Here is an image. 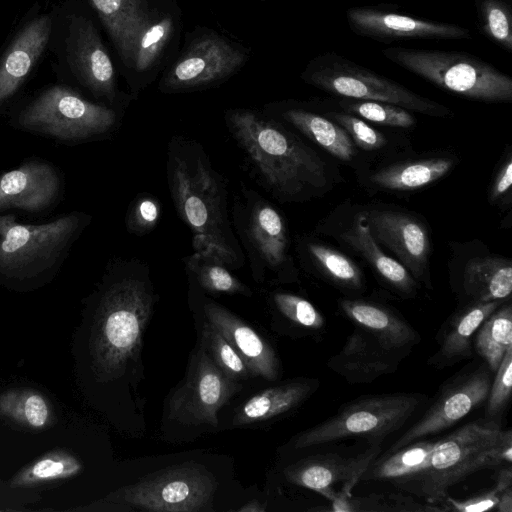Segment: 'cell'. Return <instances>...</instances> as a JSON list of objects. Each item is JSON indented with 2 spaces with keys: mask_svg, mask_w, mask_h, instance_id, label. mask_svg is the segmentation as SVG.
<instances>
[{
  "mask_svg": "<svg viewBox=\"0 0 512 512\" xmlns=\"http://www.w3.org/2000/svg\"><path fill=\"white\" fill-rule=\"evenodd\" d=\"M166 177L176 212L192 233L193 250L214 254L230 270L243 267L246 257L230 218L229 181L203 145L183 135L172 136Z\"/></svg>",
  "mask_w": 512,
  "mask_h": 512,
  "instance_id": "obj_1",
  "label": "cell"
},
{
  "mask_svg": "<svg viewBox=\"0 0 512 512\" xmlns=\"http://www.w3.org/2000/svg\"><path fill=\"white\" fill-rule=\"evenodd\" d=\"M226 128L250 176L279 202H300L327 184L325 162L284 123L262 110L232 108Z\"/></svg>",
  "mask_w": 512,
  "mask_h": 512,
  "instance_id": "obj_2",
  "label": "cell"
},
{
  "mask_svg": "<svg viewBox=\"0 0 512 512\" xmlns=\"http://www.w3.org/2000/svg\"><path fill=\"white\" fill-rule=\"evenodd\" d=\"M157 294L147 263L120 259L110 268L95 310L91 365L100 382L115 380L139 356Z\"/></svg>",
  "mask_w": 512,
  "mask_h": 512,
  "instance_id": "obj_3",
  "label": "cell"
},
{
  "mask_svg": "<svg viewBox=\"0 0 512 512\" xmlns=\"http://www.w3.org/2000/svg\"><path fill=\"white\" fill-rule=\"evenodd\" d=\"M511 461V431L474 421L434 442L427 467L401 488L430 503L442 502L448 489L468 476Z\"/></svg>",
  "mask_w": 512,
  "mask_h": 512,
  "instance_id": "obj_4",
  "label": "cell"
},
{
  "mask_svg": "<svg viewBox=\"0 0 512 512\" xmlns=\"http://www.w3.org/2000/svg\"><path fill=\"white\" fill-rule=\"evenodd\" d=\"M230 218L256 282L293 279L286 221L273 203L240 181L232 195Z\"/></svg>",
  "mask_w": 512,
  "mask_h": 512,
  "instance_id": "obj_5",
  "label": "cell"
},
{
  "mask_svg": "<svg viewBox=\"0 0 512 512\" xmlns=\"http://www.w3.org/2000/svg\"><path fill=\"white\" fill-rule=\"evenodd\" d=\"M385 58L434 85L483 102L512 101V79L488 62L467 53L389 47Z\"/></svg>",
  "mask_w": 512,
  "mask_h": 512,
  "instance_id": "obj_6",
  "label": "cell"
},
{
  "mask_svg": "<svg viewBox=\"0 0 512 512\" xmlns=\"http://www.w3.org/2000/svg\"><path fill=\"white\" fill-rule=\"evenodd\" d=\"M217 482L205 467L188 462L170 466L134 484L111 492L88 506L73 510H100L106 505H124L155 512L211 510Z\"/></svg>",
  "mask_w": 512,
  "mask_h": 512,
  "instance_id": "obj_7",
  "label": "cell"
},
{
  "mask_svg": "<svg viewBox=\"0 0 512 512\" xmlns=\"http://www.w3.org/2000/svg\"><path fill=\"white\" fill-rule=\"evenodd\" d=\"M423 395L393 393L361 396L342 406L331 418L299 433L294 449H305L350 437L381 443L400 429L417 410Z\"/></svg>",
  "mask_w": 512,
  "mask_h": 512,
  "instance_id": "obj_8",
  "label": "cell"
},
{
  "mask_svg": "<svg viewBox=\"0 0 512 512\" xmlns=\"http://www.w3.org/2000/svg\"><path fill=\"white\" fill-rule=\"evenodd\" d=\"M301 78L309 85L346 99L390 103L430 116L451 113L446 106L333 52L311 59Z\"/></svg>",
  "mask_w": 512,
  "mask_h": 512,
  "instance_id": "obj_9",
  "label": "cell"
},
{
  "mask_svg": "<svg viewBox=\"0 0 512 512\" xmlns=\"http://www.w3.org/2000/svg\"><path fill=\"white\" fill-rule=\"evenodd\" d=\"M119 122L117 111L86 100L65 86L45 90L22 110L18 123L63 140H85L107 134Z\"/></svg>",
  "mask_w": 512,
  "mask_h": 512,
  "instance_id": "obj_10",
  "label": "cell"
},
{
  "mask_svg": "<svg viewBox=\"0 0 512 512\" xmlns=\"http://www.w3.org/2000/svg\"><path fill=\"white\" fill-rule=\"evenodd\" d=\"M248 58L249 53L242 46L204 29L186 41L165 70L158 88L166 94L204 90L232 77Z\"/></svg>",
  "mask_w": 512,
  "mask_h": 512,
  "instance_id": "obj_11",
  "label": "cell"
},
{
  "mask_svg": "<svg viewBox=\"0 0 512 512\" xmlns=\"http://www.w3.org/2000/svg\"><path fill=\"white\" fill-rule=\"evenodd\" d=\"M79 224L76 215L41 225L20 224L11 215H0V273L28 277L42 271L56 259Z\"/></svg>",
  "mask_w": 512,
  "mask_h": 512,
  "instance_id": "obj_12",
  "label": "cell"
},
{
  "mask_svg": "<svg viewBox=\"0 0 512 512\" xmlns=\"http://www.w3.org/2000/svg\"><path fill=\"white\" fill-rule=\"evenodd\" d=\"M241 388L201 346L191 359L187 376L169 400L167 419L181 427H217L218 411Z\"/></svg>",
  "mask_w": 512,
  "mask_h": 512,
  "instance_id": "obj_13",
  "label": "cell"
},
{
  "mask_svg": "<svg viewBox=\"0 0 512 512\" xmlns=\"http://www.w3.org/2000/svg\"><path fill=\"white\" fill-rule=\"evenodd\" d=\"M492 371L484 362L475 369L455 375L445 384L423 416L387 452L437 434L460 421L483 404L492 382Z\"/></svg>",
  "mask_w": 512,
  "mask_h": 512,
  "instance_id": "obj_14",
  "label": "cell"
},
{
  "mask_svg": "<svg viewBox=\"0 0 512 512\" xmlns=\"http://www.w3.org/2000/svg\"><path fill=\"white\" fill-rule=\"evenodd\" d=\"M380 452V443H372L353 454L313 455L287 466L284 476L289 483L316 491L329 500L350 496L354 485Z\"/></svg>",
  "mask_w": 512,
  "mask_h": 512,
  "instance_id": "obj_15",
  "label": "cell"
},
{
  "mask_svg": "<svg viewBox=\"0 0 512 512\" xmlns=\"http://www.w3.org/2000/svg\"><path fill=\"white\" fill-rule=\"evenodd\" d=\"M346 19L354 33L382 42L472 38L469 29L457 24L420 19L378 6L351 7L346 11Z\"/></svg>",
  "mask_w": 512,
  "mask_h": 512,
  "instance_id": "obj_16",
  "label": "cell"
},
{
  "mask_svg": "<svg viewBox=\"0 0 512 512\" xmlns=\"http://www.w3.org/2000/svg\"><path fill=\"white\" fill-rule=\"evenodd\" d=\"M69 66L78 80L96 97L110 104L117 100V76L113 61L94 24L74 17L66 39Z\"/></svg>",
  "mask_w": 512,
  "mask_h": 512,
  "instance_id": "obj_17",
  "label": "cell"
},
{
  "mask_svg": "<svg viewBox=\"0 0 512 512\" xmlns=\"http://www.w3.org/2000/svg\"><path fill=\"white\" fill-rule=\"evenodd\" d=\"M189 282L201 300L206 320L216 327L241 355L251 377H262L269 381L277 380L280 374V362L272 346L238 316L205 297L202 290L191 279Z\"/></svg>",
  "mask_w": 512,
  "mask_h": 512,
  "instance_id": "obj_18",
  "label": "cell"
},
{
  "mask_svg": "<svg viewBox=\"0 0 512 512\" xmlns=\"http://www.w3.org/2000/svg\"><path fill=\"white\" fill-rule=\"evenodd\" d=\"M365 215L374 239L388 247L413 277L428 283L430 243L423 224L413 216L395 211L372 210Z\"/></svg>",
  "mask_w": 512,
  "mask_h": 512,
  "instance_id": "obj_19",
  "label": "cell"
},
{
  "mask_svg": "<svg viewBox=\"0 0 512 512\" xmlns=\"http://www.w3.org/2000/svg\"><path fill=\"white\" fill-rule=\"evenodd\" d=\"M406 355L386 349L368 332L356 327L339 352L328 359L327 366L350 384H370L394 373Z\"/></svg>",
  "mask_w": 512,
  "mask_h": 512,
  "instance_id": "obj_20",
  "label": "cell"
},
{
  "mask_svg": "<svg viewBox=\"0 0 512 512\" xmlns=\"http://www.w3.org/2000/svg\"><path fill=\"white\" fill-rule=\"evenodd\" d=\"M49 15L29 21L16 35L0 60V108L18 90L44 52L51 36Z\"/></svg>",
  "mask_w": 512,
  "mask_h": 512,
  "instance_id": "obj_21",
  "label": "cell"
},
{
  "mask_svg": "<svg viewBox=\"0 0 512 512\" xmlns=\"http://www.w3.org/2000/svg\"><path fill=\"white\" fill-rule=\"evenodd\" d=\"M343 314L358 328L372 335L388 350L409 354L419 343V333L386 306L362 299H340Z\"/></svg>",
  "mask_w": 512,
  "mask_h": 512,
  "instance_id": "obj_22",
  "label": "cell"
},
{
  "mask_svg": "<svg viewBox=\"0 0 512 512\" xmlns=\"http://www.w3.org/2000/svg\"><path fill=\"white\" fill-rule=\"evenodd\" d=\"M58 189V176L49 164L25 163L0 177V210L41 211L55 199Z\"/></svg>",
  "mask_w": 512,
  "mask_h": 512,
  "instance_id": "obj_23",
  "label": "cell"
},
{
  "mask_svg": "<svg viewBox=\"0 0 512 512\" xmlns=\"http://www.w3.org/2000/svg\"><path fill=\"white\" fill-rule=\"evenodd\" d=\"M504 300L472 301L454 313L437 334L438 350L428 359V364L438 369L455 365L472 357V337L482 322Z\"/></svg>",
  "mask_w": 512,
  "mask_h": 512,
  "instance_id": "obj_24",
  "label": "cell"
},
{
  "mask_svg": "<svg viewBox=\"0 0 512 512\" xmlns=\"http://www.w3.org/2000/svg\"><path fill=\"white\" fill-rule=\"evenodd\" d=\"M267 116L291 126L342 161L355 155V145L348 133L329 119L302 107L284 102L268 103L261 109Z\"/></svg>",
  "mask_w": 512,
  "mask_h": 512,
  "instance_id": "obj_25",
  "label": "cell"
},
{
  "mask_svg": "<svg viewBox=\"0 0 512 512\" xmlns=\"http://www.w3.org/2000/svg\"><path fill=\"white\" fill-rule=\"evenodd\" d=\"M122 64L130 71L136 41L152 11L146 0H90Z\"/></svg>",
  "mask_w": 512,
  "mask_h": 512,
  "instance_id": "obj_26",
  "label": "cell"
},
{
  "mask_svg": "<svg viewBox=\"0 0 512 512\" xmlns=\"http://www.w3.org/2000/svg\"><path fill=\"white\" fill-rule=\"evenodd\" d=\"M318 379H297L265 389L246 401L235 414L233 426L255 424L291 411L316 391Z\"/></svg>",
  "mask_w": 512,
  "mask_h": 512,
  "instance_id": "obj_27",
  "label": "cell"
},
{
  "mask_svg": "<svg viewBox=\"0 0 512 512\" xmlns=\"http://www.w3.org/2000/svg\"><path fill=\"white\" fill-rule=\"evenodd\" d=\"M341 238L358 251L394 290L405 296H411L416 292L415 279L402 264L380 248L370 232L365 214L357 215L353 226L345 231Z\"/></svg>",
  "mask_w": 512,
  "mask_h": 512,
  "instance_id": "obj_28",
  "label": "cell"
},
{
  "mask_svg": "<svg viewBox=\"0 0 512 512\" xmlns=\"http://www.w3.org/2000/svg\"><path fill=\"white\" fill-rule=\"evenodd\" d=\"M433 447L434 441L420 439L378 455L360 480L389 481L401 488L427 467Z\"/></svg>",
  "mask_w": 512,
  "mask_h": 512,
  "instance_id": "obj_29",
  "label": "cell"
},
{
  "mask_svg": "<svg viewBox=\"0 0 512 512\" xmlns=\"http://www.w3.org/2000/svg\"><path fill=\"white\" fill-rule=\"evenodd\" d=\"M464 289L473 301L505 300L512 291V264L496 256L471 259L465 266Z\"/></svg>",
  "mask_w": 512,
  "mask_h": 512,
  "instance_id": "obj_30",
  "label": "cell"
},
{
  "mask_svg": "<svg viewBox=\"0 0 512 512\" xmlns=\"http://www.w3.org/2000/svg\"><path fill=\"white\" fill-rule=\"evenodd\" d=\"M453 165L454 161L448 157L422 159L383 168L371 175L370 180L386 190H414L443 177Z\"/></svg>",
  "mask_w": 512,
  "mask_h": 512,
  "instance_id": "obj_31",
  "label": "cell"
},
{
  "mask_svg": "<svg viewBox=\"0 0 512 512\" xmlns=\"http://www.w3.org/2000/svg\"><path fill=\"white\" fill-rule=\"evenodd\" d=\"M0 416L34 431L45 430L54 421L50 401L32 388H13L1 393Z\"/></svg>",
  "mask_w": 512,
  "mask_h": 512,
  "instance_id": "obj_32",
  "label": "cell"
},
{
  "mask_svg": "<svg viewBox=\"0 0 512 512\" xmlns=\"http://www.w3.org/2000/svg\"><path fill=\"white\" fill-rule=\"evenodd\" d=\"M184 264L188 278L202 291L248 297L252 295L251 289L212 253L194 251L184 259Z\"/></svg>",
  "mask_w": 512,
  "mask_h": 512,
  "instance_id": "obj_33",
  "label": "cell"
},
{
  "mask_svg": "<svg viewBox=\"0 0 512 512\" xmlns=\"http://www.w3.org/2000/svg\"><path fill=\"white\" fill-rule=\"evenodd\" d=\"M174 33L172 14L152 12L136 41L130 71L135 76H146L160 61Z\"/></svg>",
  "mask_w": 512,
  "mask_h": 512,
  "instance_id": "obj_34",
  "label": "cell"
},
{
  "mask_svg": "<svg viewBox=\"0 0 512 512\" xmlns=\"http://www.w3.org/2000/svg\"><path fill=\"white\" fill-rule=\"evenodd\" d=\"M83 469L82 462L64 449H53L21 468L10 480L15 488L34 487L72 478Z\"/></svg>",
  "mask_w": 512,
  "mask_h": 512,
  "instance_id": "obj_35",
  "label": "cell"
},
{
  "mask_svg": "<svg viewBox=\"0 0 512 512\" xmlns=\"http://www.w3.org/2000/svg\"><path fill=\"white\" fill-rule=\"evenodd\" d=\"M474 348L489 369L495 373L506 351L512 347V306L500 305L479 326Z\"/></svg>",
  "mask_w": 512,
  "mask_h": 512,
  "instance_id": "obj_36",
  "label": "cell"
},
{
  "mask_svg": "<svg viewBox=\"0 0 512 512\" xmlns=\"http://www.w3.org/2000/svg\"><path fill=\"white\" fill-rule=\"evenodd\" d=\"M305 251L314 265L337 285L350 290L362 288L361 270L340 251L315 242H307Z\"/></svg>",
  "mask_w": 512,
  "mask_h": 512,
  "instance_id": "obj_37",
  "label": "cell"
},
{
  "mask_svg": "<svg viewBox=\"0 0 512 512\" xmlns=\"http://www.w3.org/2000/svg\"><path fill=\"white\" fill-rule=\"evenodd\" d=\"M202 346L218 368L234 381L247 380L251 374L233 345L207 320L202 327Z\"/></svg>",
  "mask_w": 512,
  "mask_h": 512,
  "instance_id": "obj_38",
  "label": "cell"
},
{
  "mask_svg": "<svg viewBox=\"0 0 512 512\" xmlns=\"http://www.w3.org/2000/svg\"><path fill=\"white\" fill-rule=\"evenodd\" d=\"M482 33L508 52L512 51V13L506 0H476Z\"/></svg>",
  "mask_w": 512,
  "mask_h": 512,
  "instance_id": "obj_39",
  "label": "cell"
},
{
  "mask_svg": "<svg viewBox=\"0 0 512 512\" xmlns=\"http://www.w3.org/2000/svg\"><path fill=\"white\" fill-rule=\"evenodd\" d=\"M331 501L334 512L351 511H433L442 510L438 507L423 506L411 497L402 495H369L365 497L336 496Z\"/></svg>",
  "mask_w": 512,
  "mask_h": 512,
  "instance_id": "obj_40",
  "label": "cell"
},
{
  "mask_svg": "<svg viewBox=\"0 0 512 512\" xmlns=\"http://www.w3.org/2000/svg\"><path fill=\"white\" fill-rule=\"evenodd\" d=\"M340 106L347 112L380 125L410 128L415 118L409 110L390 103L366 100L345 99Z\"/></svg>",
  "mask_w": 512,
  "mask_h": 512,
  "instance_id": "obj_41",
  "label": "cell"
},
{
  "mask_svg": "<svg viewBox=\"0 0 512 512\" xmlns=\"http://www.w3.org/2000/svg\"><path fill=\"white\" fill-rule=\"evenodd\" d=\"M487 398L483 422L500 427V420L510 401L512 390V347L509 348L494 373Z\"/></svg>",
  "mask_w": 512,
  "mask_h": 512,
  "instance_id": "obj_42",
  "label": "cell"
},
{
  "mask_svg": "<svg viewBox=\"0 0 512 512\" xmlns=\"http://www.w3.org/2000/svg\"><path fill=\"white\" fill-rule=\"evenodd\" d=\"M272 301L276 309L298 328L320 333L325 328L321 312L307 299L287 292H275Z\"/></svg>",
  "mask_w": 512,
  "mask_h": 512,
  "instance_id": "obj_43",
  "label": "cell"
},
{
  "mask_svg": "<svg viewBox=\"0 0 512 512\" xmlns=\"http://www.w3.org/2000/svg\"><path fill=\"white\" fill-rule=\"evenodd\" d=\"M161 203L153 194L139 193L130 202L125 226L130 234L144 236L157 226L161 216Z\"/></svg>",
  "mask_w": 512,
  "mask_h": 512,
  "instance_id": "obj_44",
  "label": "cell"
},
{
  "mask_svg": "<svg viewBox=\"0 0 512 512\" xmlns=\"http://www.w3.org/2000/svg\"><path fill=\"white\" fill-rule=\"evenodd\" d=\"M329 116L348 133L353 143L363 150H378L386 144L385 136L360 117L340 112H331Z\"/></svg>",
  "mask_w": 512,
  "mask_h": 512,
  "instance_id": "obj_45",
  "label": "cell"
},
{
  "mask_svg": "<svg viewBox=\"0 0 512 512\" xmlns=\"http://www.w3.org/2000/svg\"><path fill=\"white\" fill-rule=\"evenodd\" d=\"M502 492L494 485L489 491L474 495L468 499L459 501L446 497L448 507L446 510L459 512H482L496 510L500 494Z\"/></svg>",
  "mask_w": 512,
  "mask_h": 512,
  "instance_id": "obj_46",
  "label": "cell"
},
{
  "mask_svg": "<svg viewBox=\"0 0 512 512\" xmlns=\"http://www.w3.org/2000/svg\"><path fill=\"white\" fill-rule=\"evenodd\" d=\"M512 184V159L509 155L501 166L491 186L489 199L496 202L503 199L509 192Z\"/></svg>",
  "mask_w": 512,
  "mask_h": 512,
  "instance_id": "obj_47",
  "label": "cell"
},
{
  "mask_svg": "<svg viewBox=\"0 0 512 512\" xmlns=\"http://www.w3.org/2000/svg\"><path fill=\"white\" fill-rule=\"evenodd\" d=\"M496 511L512 512V487H508L500 494Z\"/></svg>",
  "mask_w": 512,
  "mask_h": 512,
  "instance_id": "obj_48",
  "label": "cell"
},
{
  "mask_svg": "<svg viewBox=\"0 0 512 512\" xmlns=\"http://www.w3.org/2000/svg\"><path fill=\"white\" fill-rule=\"evenodd\" d=\"M239 512H264L265 508L262 506V504L257 500H252L245 505H243L241 508L238 509Z\"/></svg>",
  "mask_w": 512,
  "mask_h": 512,
  "instance_id": "obj_49",
  "label": "cell"
}]
</instances>
